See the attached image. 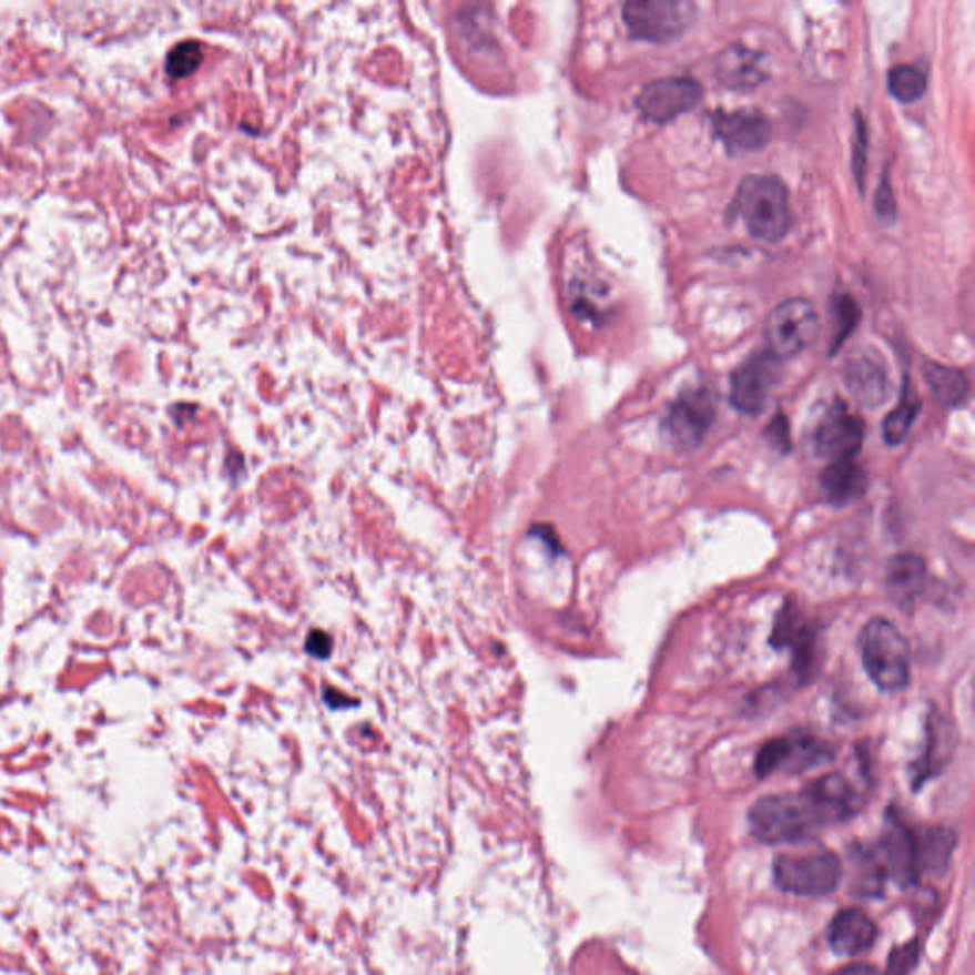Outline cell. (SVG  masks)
<instances>
[{"label":"cell","mask_w":975,"mask_h":975,"mask_svg":"<svg viewBox=\"0 0 975 975\" xmlns=\"http://www.w3.org/2000/svg\"><path fill=\"white\" fill-rule=\"evenodd\" d=\"M860 806L854 785L842 774H827L799 793L764 796L751 808L749 825L756 841L791 844L806 841L827 825L850 820Z\"/></svg>","instance_id":"obj_1"},{"label":"cell","mask_w":975,"mask_h":975,"mask_svg":"<svg viewBox=\"0 0 975 975\" xmlns=\"http://www.w3.org/2000/svg\"><path fill=\"white\" fill-rule=\"evenodd\" d=\"M732 214L743 220L751 235L778 243L793 222L788 187L775 175H749L738 189Z\"/></svg>","instance_id":"obj_2"},{"label":"cell","mask_w":975,"mask_h":975,"mask_svg":"<svg viewBox=\"0 0 975 975\" xmlns=\"http://www.w3.org/2000/svg\"><path fill=\"white\" fill-rule=\"evenodd\" d=\"M860 652L869 679L884 692H897L911 679V648L888 619L875 618L863 627Z\"/></svg>","instance_id":"obj_3"},{"label":"cell","mask_w":975,"mask_h":975,"mask_svg":"<svg viewBox=\"0 0 975 975\" xmlns=\"http://www.w3.org/2000/svg\"><path fill=\"white\" fill-rule=\"evenodd\" d=\"M841 875V861L827 850L810 854H783L774 861L778 888L802 897L831 894L839 886Z\"/></svg>","instance_id":"obj_4"},{"label":"cell","mask_w":975,"mask_h":975,"mask_svg":"<svg viewBox=\"0 0 975 975\" xmlns=\"http://www.w3.org/2000/svg\"><path fill=\"white\" fill-rule=\"evenodd\" d=\"M833 759L834 747L831 743L812 733L794 730L762 745L754 761V772L759 778H770L780 772L801 774Z\"/></svg>","instance_id":"obj_5"},{"label":"cell","mask_w":975,"mask_h":975,"mask_svg":"<svg viewBox=\"0 0 975 975\" xmlns=\"http://www.w3.org/2000/svg\"><path fill=\"white\" fill-rule=\"evenodd\" d=\"M695 18L687 0H631L623 7V20L632 37L650 42H669L684 33Z\"/></svg>","instance_id":"obj_6"},{"label":"cell","mask_w":975,"mask_h":975,"mask_svg":"<svg viewBox=\"0 0 975 975\" xmlns=\"http://www.w3.org/2000/svg\"><path fill=\"white\" fill-rule=\"evenodd\" d=\"M820 331V318L814 305L808 299H789L778 305L772 315L768 316L766 334L768 351L775 358H789L799 355L808 345L814 344Z\"/></svg>","instance_id":"obj_7"},{"label":"cell","mask_w":975,"mask_h":975,"mask_svg":"<svg viewBox=\"0 0 975 975\" xmlns=\"http://www.w3.org/2000/svg\"><path fill=\"white\" fill-rule=\"evenodd\" d=\"M714 424V403L705 389L684 390L667 412L663 437L669 445L692 450L703 443Z\"/></svg>","instance_id":"obj_8"},{"label":"cell","mask_w":975,"mask_h":975,"mask_svg":"<svg viewBox=\"0 0 975 975\" xmlns=\"http://www.w3.org/2000/svg\"><path fill=\"white\" fill-rule=\"evenodd\" d=\"M863 435L865 427L860 417L847 410L846 404L836 400L821 414L810 443L817 458L833 464L842 459H854L863 443Z\"/></svg>","instance_id":"obj_9"},{"label":"cell","mask_w":975,"mask_h":975,"mask_svg":"<svg viewBox=\"0 0 975 975\" xmlns=\"http://www.w3.org/2000/svg\"><path fill=\"white\" fill-rule=\"evenodd\" d=\"M780 382V358L770 351L747 358L730 377V403L735 410L756 416L766 408Z\"/></svg>","instance_id":"obj_10"},{"label":"cell","mask_w":975,"mask_h":975,"mask_svg":"<svg viewBox=\"0 0 975 975\" xmlns=\"http://www.w3.org/2000/svg\"><path fill=\"white\" fill-rule=\"evenodd\" d=\"M703 90L693 79L669 77L653 81L640 90L637 108L646 121L666 124L698 105Z\"/></svg>","instance_id":"obj_11"},{"label":"cell","mask_w":975,"mask_h":975,"mask_svg":"<svg viewBox=\"0 0 975 975\" xmlns=\"http://www.w3.org/2000/svg\"><path fill=\"white\" fill-rule=\"evenodd\" d=\"M875 852L882 867L886 871V876H892L900 884H913L918 881L915 829L908 827L907 823H903L900 817L890 815Z\"/></svg>","instance_id":"obj_12"},{"label":"cell","mask_w":975,"mask_h":975,"mask_svg":"<svg viewBox=\"0 0 975 975\" xmlns=\"http://www.w3.org/2000/svg\"><path fill=\"white\" fill-rule=\"evenodd\" d=\"M714 134L730 155L753 153L772 140L770 122L753 111H735L714 115Z\"/></svg>","instance_id":"obj_13"},{"label":"cell","mask_w":975,"mask_h":975,"mask_svg":"<svg viewBox=\"0 0 975 975\" xmlns=\"http://www.w3.org/2000/svg\"><path fill=\"white\" fill-rule=\"evenodd\" d=\"M768 63L764 55L751 48L733 44L722 50L714 60V77L722 87L749 92L768 81Z\"/></svg>","instance_id":"obj_14"},{"label":"cell","mask_w":975,"mask_h":975,"mask_svg":"<svg viewBox=\"0 0 975 975\" xmlns=\"http://www.w3.org/2000/svg\"><path fill=\"white\" fill-rule=\"evenodd\" d=\"M928 579L926 562L918 555L903 552L890 559L884 587L890 600L905 612H913Z\"/></svg>","instance_id":"obj_15"},{"label":"cell","mask_w":975,"mask_h":975,"mask_svg":"<svg viewBox=\"0 0 975 975\" xmlns=\"http://www.w3.org/2000/svg\"><path fill=\"white\" fill-rule=\"evenodd\" d=\"M846 384L847 389L852 390V395L863 406H871V408L884 403L892 390L888 372L884 368V364L871 353H861L847 363Z\"/></svg>","instance_id":"obj_16"},{"label":"cell","mask_w":975,"mask_h":975,"mask_svg":"<svg viewBox=\"0 0 975 975\" xmlns=\"http://www.w3.org/2000/svg\"><path fill=\"white\" fill-rule=\"evenodd\" d=\"M875 940V922L871 921L861 908H842L841 913H836L829 928V943L839 955H860L863 951L873 947Z\"/></svg>","instance_id":"obj_17"},{"label":"cell","mask_w":975,"mask_h":975,"mask_svg":"<svg viewBox=\"0 0 975 975\" xmlns=\"http://www.w3.org/2000/svg\"><path fill=\"white\" fill-rule=\"evenodd\" d=\"M772 644L775 648H785L791 646L794 658V671L806 679L810 669L814 666L815 640L814 632L810 631L806 626H802L794 608L788 606L780 618L775 619L774 634H772Z\"/></svg>","instance_id":"obj_18"},{"label":"cell","mask_w":975,"mask_h":975,"mask_svg":"<svg viewBox=\"0 0 975 975\" xmlns=\"http://www.w3.org/2000/svg\"><path fill=\"white\" fill-rule=\"evenodd\" d=\"M867 485V473L854 459L833 461L820 475L821 490L833 505H847L860 499Z\"/></svg>","instance_id":"obj_19"},{"label":"cell","mask_w":975,"mask_h":975,"mask_svg":"<svg viewBox=\"0 0 975 975\" xmlns=\"http://www.w3.org/2000/svg\"><path fill=\"white\" fill-rule=\"evenodd\" d=\"M956 846L955 833L945 827H930L915 831L916 873L935 875L947 869Z\"/></svg>","instance_id":"obj_20"},{"label":"cell","mask_w":975,"mask_h":975,"mask_svg":"<svg viewBox=\"0 0 975 975\" xmlns=\"http://www.w3.org/2000/svg\"><path fill=\"white\" fill-rule=\"evenodd\" d=\"M922 376L934 393L935 400L945 408H956L968 397V377L964 376V372L943 364L924 363Z\"/></svg>","instance_id":"obj_21"},{"label":"cell","mask_w":975,"mask_h":975,"mask_svg":"<svg viewBox=\"0 0 975 975\" xmlns=\"http://www.w3.org/2000/svg\"><path fill=\"white\" fill-rule=\"evenodd\" d=\"M921 397H918L915 387L907 379L905 385H903L900 404L895 406L894 410L890 412L886 419H884V424H882V433H884V438H886L888 445H902L903 440L908 437V433H911L913 425H915L916 417L921 414Z\"/></svg>","instance_id":"obj_22"},{"label":"cell","mask_w":975,"mask_h":975,"mask_svg":"<svg viewBox=\"0 0 975 975\" xmlns=\"http://www.w3.org/2000/svg\"><path fill=\"white\" fill-rule=\"evenodd\" d=\"M926 87H928L926 74L922 73L921 69L915 65H897L890 71V92L895 100L903 101V103L921 100L926 92Z\"/></svg>","instance_id":"obj_23"},{"label":"cell","mask_w":975,"mask_h":975,"mask_svg":"<svg viewBox=\"0 0 975 975\" xmlns=\"http://www.w3.org/2000/svg\"><path fill=\"white\" fill-rule=\"evenodd\" d=\"M201 60L202 48L199 42H182V44H177V47L170 52L169 65H166V69H169L170 77H174V79H183V77H187V74L193 73V71L199 68Z\"/></svg>","instance_id":"obj_24"},{"label":"cell","mask_w":975,"mask_h":975,"mask_svg":"<svg viewBox=\"0 0 975 975\" xmlns=\"http://www.w3.org/2000/svg\"><path fill=\"white\" fill-rule=\"evenodd\" d=\"M918 943L908 942L907 945L894 948V953L890 955L888 969L886 975H908L913 972L918 961Z\"/></svg>","instance_id":"obj_25"},{"label":"cell","mask_w":975,"mask_h":975,"mask_svg":"<svg viewBox=\"0 0 975 975\" xmlns=\"http://www.w3.org/2000/svg\"><path fill=\"white\" fill-rule=\"evenodd\" d=\"M867 129H865V122L861 121L860 113H857V122H855V140H854V159H852V164H854V174L857 177V183H860V187H863V172H865V164H867Z\"/></svg>","instance_id":"obj_26"},{"label":"cell","mask_w":975,"mask_h":975,"mask_svg":"<svg viewBox=\"0 0 975 975\" xmlns=\"http://www.w3.org/2000/svg\"><path fill=\"white\" fill-rule=\"evenodd\" d=\"M834 309L839 311V318H841V331H839L836 344H834V347H836V345H841L844 342L847 332L854 331L855 324H857V307H855V302H852L850 297L842 296L839 303L834 305Z\"/></svg>","instance_id":"obj_27"},{"label":"cell","mask_w":975,"mask_h":975,"mask_svg":"<svg viewBox=\"0 0 975 975\" xmlns=\"http://www.w3.org/2000/svg\"><path fill=\"white\" fill-rule=\"evenodd\" d=\"M875 206L876 214H878L882 222H894L895 201L894 195H892V187H890L888 174L882 175L881 185H878V191H876Z\"/></svg>","instance_id":"obj_28"},{"label":"cell","mask_w":975,"mask_h":975,"mask_svg":"<svg viewBox=\"0 0 975 975\" xmlns=\"http://www.w3.org/2000/svg\"><path fill=\"white\" fill-rule=\"evenodd\" d=\"M766 438L768 443L774 446L775 450L783 451V454H788L791 450V437H789V425L785 422V417H774V422L768 425Z\"/></svg>","instance_id":"obj_29"},{"label":"cell","mask_w":975,"mask_h":975,"mask_svg":"<svg viewBox=\"0 0 975 975\" xmlns=\"http://www.w3.org/2000/svg\"><path fill=\"white\" fill-rule=\"evenodd\" d=\"M305 648L316 658H328L332 652V639L324 631H311Z\"/></svg>","instance_id":"obj_30"},{"label":"cell","mask_w":975,"mask_h":975,"mask_svg":"<svg viewBox=\"0 0 975 975\" xmlns=\"http://www.w3.org/2000/svg\"><path fill=\"white\" fill-rule=\"evenodd\" d=\"M834 975H881L876 972L873 966H867V964H855V966H847V968H842L841 972H836Z\"/></svg>","instance_id":"obj_31"}]
</instances>
